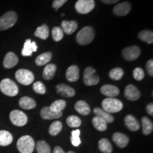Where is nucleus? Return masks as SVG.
<instances>
[{
    "label": "nucleus",
    "instance_id": "f257e3e1",
    "mask_svg": "<svg viewBox=\"0 0 153 153\" xmlns=\"http://www.w3.org/2000/svg\"><path fill=\"white\" fill-rule=\"evenodd\" d=\"M35 146L34 140L30 135H24L17 141V148L21 153H32Z\"/></svg>",
    "mask_w": 153,
    "mask_h": 153
},
{
    "label": "nucleus",
    "instance_id": "f03ea898",
    "mask_svg": "<svg viewBox=\"0 0 153 153\" xmlns=\"http://www.w3.org/2000/svg\"><path fill=\"white\" fill-rule=\"evenodd\" d=\"M94 36V30L93 28L90 26H86L78 32L76 37V41L80 45H88L92 42Z\"/></svg>",
    "mask_w": 153,
    "mask_h": 153
},
{
    "label": "nucleus",
    "instance_id": "7ed1b4c3",
    "mask_svg": "<svg viewBox=\"0 0 153 153\" xmlns=\"http://www.w3.org/2000/svg\"><path fill=\"white\" fill-rule=\"evenodd\" d=\"M101 106L105 111L112 114V113H117L121 111L123 107V104L119 99L106 98L103 100Z\"/></svg>",
    "mask_w": 153,
    "mask_h": 153
},
{
    "label": "nucleus",
    "instance_id": "20e7f679",
    "mask_svg": "<svg viewBox=\"0 0 153 153\" xmlns=\"http://www.w3.org/2000/svg\"><path fill=\"white\" fill-rule=\"evenodd\" d=\"M0 90L5 95L9 97H15L19 93V87L11 79H4L0 82Z\"/></svg>",
    "mask_w": 153,
    "mask_h": 153
},
{
    "label": "nucleus",
    "instance_id": "39448f33",
    "mask_svg": "<svg viewBox=\"0 0 153 153\" xmlns=\"http://www.w3.org/2000/svg\"><path fill=\"white\" fill-rule=\"evenodd\" d=\"M18 19L14 11H8L0 17V30H4L12 27Z\"/></svg>",
    "mask_w": 153,
    "mask_h": 153
},
{
    "label": "nucleus",
    "instance_id": "423d86ee",
    "mask_svg": "<svg viewBox=\"0 0 153 153\" xmlns=\"http://www.w3.org/2000/svg\"><path fill=\"white\" fill-rule=\"evenodd\" d=\"M15 77L19 83L24 85H29L34 81V75L31 72L25 69L17 70L15 74Z\"/></svg>",
    "mask_w": 153,
    "mask_h": 153
},
{
    "label": "nucleus",
    "instance_id": "0eeeda50",
    "mask_svg": "<svg viewBox=\"0 0 153 153\" xmlns=\"http://www.w3.org/2000/svg\"><path fill=\"white\" fill-rule=\"evenodd\" d=\"M99 76L96 72L95 69L88 67L84 72V82L87 86L96 85L99 82Z\"/></svg>",
    "mask_w": 153,
    "mask_h": 153
},
{
    "label": "nucleus",
    "instance_id": "6e6552de",
    "mask_svg": "<svg viewBox=\"0 0 153 153\" xmlns=\"http://www.w3.org/2000/svg\"><path fill=\"white\" fill-rule=\"evenodd\" d=\"M95 7L94 0H78L75 4L76 11L81 14H87L91 11Z\"/></svg>",
    "mask_w": 153,
    "mask_h": 153
},
{
    "label": "nucleus",
    "instance_id": "1a4fd4ad",
    "mask_svg": "<svg viewBox=\"0 0 153 153\" xmlns=\"http://www.w3.org/2000/svg\"><path fill=\"white\" fill-rule=\"evenodd\" d=\"M10 120L14 125L22 127L27 123L28 118L27 116L22 111L14 110L10 113Z\"/></svg>",
    "mask_w": 153,
    "mask_h": 153
},
{
    "label": "nucleus",
    "instance_id": "9d476101",
    "mask_svg": "<svg viewBox=\"0 0 153 153\" xmlns=\"http://www.w3.org/2000/svg\"><path fill=\"white\" fill-rule=\"evenodd\" d=\"M122 55L126 60H135L140 55V49L136 45L127 47L123 49Z\"/></svg>",
    "mask_w": 153,
    "mask_h": 153
},
{
    "label": "nucleus",
    "instance_id": "9b49d317",
    "mask_svg": "<svg viewBox=\"0 0 153 153\" xmlns=\"http://www.w3.org/2000/svg\"><path fill=\"white\" fill-rule=\"evenodd\" d=\"M124 94L126 98L130 101H136L140 98V92L137 88L133 85L126 86Z\"/></svg>",
    "mask_w": 153,
    "mask_h": 153
},
{
    "label": "nucleus",
    "instance_id": "f8f14e48",
    "mask_svg": "<svg viewBox=\"0 0 153 153\" xmlns=\"http://www.w3.org/2000/svg\"><path fill=\"white\" fill-rule=\"evenodd\" d=\"M131 10V4L128 1L118 4L114 7V13L118 16H123L127 15Z\"/></svg>",
    "mask_w": 153,
    "mask_h": 153
},
{
    "label": "nucleus",
    "instance_id": "ddd939ff",
    "mask_svg": "<svg viewBox=\"0 0 153 153\" xmlns=\"http://www.w3.org/2000/svg\"><path fill=\"white\" fill-rule=\"evenodd\" d=\"M42 118L45 120H52L60 118L62 116V112H55L50 108V106H45L41 111Z\"/></svg>",
    "mask_w": 153,
    "mask_h": 153
},
{
    "label": "nucleus",
    "instance_id": "4468645a",
    "mask_svg": "<svg viewBox=\"0 0 153 153\" xmlns=\"http://www.w3.org/2000/svg\"><path fill=\"white\" fill-rule=\"evenodd\" d=\"M56 90L57 94L63 97H72L75 95V91L73 88L69 87L65 84H59L56 86Z\"/></svg>",
    "mask_w": 153,
    "mask_h": 153
},
{
    "label": "nucleus",
    "instance_id": "2eb2a0df",
    "mask_svg": "<svg viewBox=\"0 0 153 153\" xmlns=\"http://www.w3.org/2000/svg\"><path fill=\"white\" fill-rule=\"evenodd\" d=\"M37 49L38 46L36 42L31 41L30 39H27L24 43L22 54L23 56H31L33 52L37 51Z\"/></svg>",
    "mask_w": 153,
    "mask_h": 153
},
{
    "label": "nucleus",
    "instance_id": "dca6fc26",
    "mask_svg": "<svg viewBox=\"0 0 153 153\" xmlns=\"http://www.w3.org/2000/svg\"><path fill=\"white\" fill-rule=\"evenodd\" d=\"M101 92L102 94L108 97V98H114L115 97L119 94V89L116 86L106 85L101 88Z\"/></svg>",
    "mask_w": 153,
    "mask_h": 153
},
{
    "label": "nucleus",
    "instance_id": "f3484780",
    "mask_svg": "<svg viewBox=\"0 0 153 153\" xmlns=\"http://www.w3.org/2000/svg\"><path fill=\"white\" fill-rule=\"evenodd\" d=\"M19 62V58L14 53L9 52L5 55L3 65L5 68L10 69L16 66Z\"/></svg>",
    "mask_w": 153,
    "mask_h": 153
},
{
    "label": "nucleus",
    "instance_id": "a211bd4d",
    "mask_svg": "<svg viewBox=\"0 0 153 153\" xmlns=\"http://www.w3.org/2000/svg\"><path fill=\"white\" fill-rule=\"evenodd\" d=\"M113 140L120 148H126L129 143L128 137L121 133H115L113 135Z\"/></svg>",
    "mask_w": 153,
    "mask_h": 153
},
{
    "label": "nucleus",
    "instance_id": "6ab92c4d",
    "mask_svg": "<svg viewBox=\"0 0 153 153\" xmlns=\"http://www.w3.org/2000/svg\"><path fill=\"white\" fill-rule=\"evenodd\" d=\"M66 78L69 82H76L79 78V70L76 65H71L66 72Z\"/></svg>",
    "mask_w": 153,
    "mask_h": 153
},
{
    "label": "nucleus",
    "instance_id": "aec40b11",
    "mask_svg": "<svg viewBox=\"0 0 153 153\" xmlns=\"http://www.w3.org/2000/svg\"><path fill=\"white\" fill-rule=\"evenodd\" d=\"M61 28L64 33L70 35L73 33L77 28V23L75 21H63L61 24Z\"/></svg>",
    "mask_w": 153,
    "mask_h": 153
},
{
    "label": "nucleus",
    "instance_id": "412c9836",
    "mask_svg": "<svg viewBox=\"0 0 153 153\" xmlns=\"http://www.w3.org/2000/svg\"><path fill=\"white\" fill-rule=\"evenodd\" d=\"M126 127L131 131H137L140 128V124L137 120L132 115H127L125 117Z\"/></svg>",
    "mask_w": 153,
    "mask_h": 153
},
{
    "label": "nucleus",
    "instance_id": "4be33fe9",
    "mask_svg": "<svg viewBox=\"0 0 153 153\" xmlns=\"http://www.w3.org/2000/svg\"><path fill=\"white\" fill-rule=\"evenodd\" d=\"M94 113L96 115V116H98V117L102 118L103 120H104L107 123H112L114 120V116L109 113L105 111L103 108H99L97 107L94 109Z\"/></svg>",
    "mask_w": 153,
    "mask_h": 153
},
{
    "label": "nucleus",
    "instance_id": "5701e85b",
    "mask_svg": "<svg viewBox=\"0 0 153 153\" xmlns=\"http://www.w3.org/2000/svg\"><path fill=\"white\" fill-rule=\"evenodd\" d=\"M19 104L21 108L26 110L33 109L36 106V101L28 97H24L21 98L19 101Z\"/></svg>",
    "mask_w": 153,
    "mask_h": 153
},
{
    "label": "nucleus",
    "instance_id": "b1692460",
    "mask_svg": "<svg viewBox=\"0 0 153 153\" xmlns=\"http://www.w3.org/2000/svg\"><path fill=\"white\" fill-rule=\"evenodd\" d=\"M74 108L75 110L79 113V114L82 115V116H87L89 114L91 110L90 107L86 101H78L74 105Z\"/></svg>",
    "mask_w": 153,
    "mask_h": 153
},
{
    "label": "nucleus",
    "instance_id": "393cba45",
    "mask_svg": "<svg viewBox=\"0 0 153 153\" xmlns=\"http://www.w3.org/2000/svg\"><path fill=\"white\" fill-rule=\"evenodd\" d=\"M57 66L54 64H47L43 72V76L45 80H51L54 77Z\"/></svg>",
    "mask_w": 153,
    "mask_h": 153
},
{
    "label": "nucleus",
    "instance_id": "a878e982",
    "mask_svg": "<svg viewBox=\"0 0 153 153\" xmlns=\"http://www.w3.org/2000/svg\"><path fill=\"white\" fill-rule=\"evenodd\" d=\"M13 141L12 135L7 131H0V145L7 146Z\"/></svg>",
    "mask_w": 153,
    "mask_h": 153
},
{
    "label": "nucleus",
    "instance_id": "bb28decb",
    "mask_svg": "<svg viewBox=\"0 0 153 153\" xmlns=\"http://www.w3.org/2000/svg\"><path fill=\"white\" fill-rule=\"evenodd\" d=\"M142 126H143V133L145 135H150L153 131V124L150 119L146 116H143L142 118Z\"/></svg>",
    "mask_w": 153,
    "mask_h": 153
},
{
    "label": "nucleus",
    "instance_id": "cd10ccee",
    "mask_svg": "<svg viewBox=\"0 0 153 153\" xmlns=\"http://www.w3.org/2000/svg\"><path fill=\"white\" fill-rule=\"evenodd\" d=\"M52 53L50 52H47L43 54L38 55L36 59V64L38 66H43L47 65L52 59Z\"/></svg>",
    "mask_w": 153,
    "mask_h": 153
},
{
    "label": "nucleus",
    "instance_id": "c85d7f7f",
    "mask_svg": "<svg viewBox=\"0 0 153 153\" xmlns=\"http://www.w3.org/2000/svg\"><path fill=\"white\" fill-rule=\"evenodd\" d=\"M94 127L99 131H105L107 129V123L102 118L95 116L92 118Z\"/></svg>",
    "mask_w": 153,
    "mask_h": 153
},
{
    "label": "nucleus",
    "instance_id": "c756f323",
    "mask_svg": "<svg viewBox=\"0 0 153 153\" xmlns=\"http://www.w3.org/2000/svg\"><path fill=\"white\" fill-rule=\"evenodd\" d=\"M99 148L103 153H111L113 148L110 141L106 138H102L99 142Z\"/></svg>",
    "mask_w": 153,
    "mask_h": 153
},
{
    "label": "nucleus",
    "instance_id": "7c9ffc66",
    "mask_svg": "<svg viewBox=\"0 0 153 153\" xmlns=\"http://www.w3.org/2000/svg\"><path fill=\"white\" fill-rule=\"evenodd\" d=\"M35 36L43 40L47 39L49 36V28L47 25L43 24L37 28L35 32Z\"/></svg>",
    "mask_w": 153,
    "mask_h": 153
},
{
    "label": "nucleus",
    "instance_id": "2f4dec72",
    "mask_svg": "<svg viewBox=\"0 0 153 153\" xmlns=\"http://www.w3.org/2000/svg\"><path fill=\"white\" fill-rule=\"evenodd\" d=\"M138 38L141 41L146 42L148 44H152L153 43V33L151 30H141L138 34Z\"/></svg>",
    "mask_w": 153,
    "mask_h": 153
},
{
    "label": "nucleus",
    "instance_id": "473e14b6",
    "mask_svg": "<svg viewBox=\"0 0 153 153\" xmlns=\"http://www.w3.org/2000/svg\"><path fill=\"white\" fill-rule=\"evenodd\" d=\"M35 147L38 153H51V147L44 140L38 141Z\"/></svg>",
    "mask_w": 153,
    "mask_h": 153
},
{
    "label": "nucleus",
    "instance_id": "72a5a7b5",
    "mask_svg": "<svg viewBox=\"0 0 153 153\" xmlns=\"http://www.w3.org/2000/svg\"><path fill=\"white\" fill-rule=\"evenodd\" d=\"M62 124L60 121H57L53 122V123L51 124V126L49 128V133L51 135H53V136H55L57 134H59L62 131Z\"/></svg>",
    "mask_w": 153,
    "mask_h": 153
},
{
    "label": "nucleus",
    "instance_id": "f704fd0d",
    "mask_svg": "<svg viewBox=\"0 0 153 153\" xmlns=\"http://www.w3.org/2000/svg\"><path fill=\"white\" fill-rule=\"evenodd\" d=\"M66 101L62 99H59V100H56L54 102L52 103V104L50 106V108L53 111L55 112H62L63 109L66 107Z\"/></svg>",
    "mask_w": 153,
    "mask_h": 153
},
{
    "label": "nucleus",
    "instance_id": "c9c22d12",
    "mask_svg": "<svg viewBox=\"0 0 153 153\" xmlns=\"http://www.w3.org/2000/svg\"><path fill=\"white\" fill-rule=\"evenodd\" d=\"M80 130L76 129L74 130L72 132L71 137H70V140H71V143L73 146L78 147L81 144V139H80Z\"/></svg>",
    "mask_w": 153,
    "mask_h": 153
},
{
    "label": "nucleus",
    "instance_id": "e433bc0d",
    "mask_svg": "<svg viewBox=\"0 0 153 153\" xmlns=\"http://www.w3.org/2000/svg\"><path fill=\"white\" fill-rule=\"evenodd\" d=\"M123 76V70L120 68H116L111 70L109 72V76L111 79L116 80H120Z\"/></svg>",
    "mask_w": 153,
    "mask_h": 153
},
{
    "label": "nucleus",
    "instance_id": "4c0bfd02",
    "mask_svg": "<svg viewBox=\"0 0 153 153\" xmlns=\"http://www.w3.org/2000/svg\"><path fill=\"white\" fill-rule=\"evenodd\" d=\"M67 123L71 128H78L81 126L82 120L76 116H70L67 118Z\"/></svg>",
    "mask_w": 153,
    "mask_h": 153
},
{
    "label": "nucleus",
    "instance_id": "58836bf2",
    "mask_svg": "<svg viewBox=\"0 0 153 153\" xmlns=\"http://www.w3.org/2000/svg\"><path fill=\"white\" fill-rule=\"evenodd\" d=\"M63 36H64V32L62 28L58 26H55L52 30V37L55 41L58 42L62 39Z\"/></svg>",
    "mask_w": 153,
    "mask_h": 153
},
{
    "label": "nucleus",
    "instance_id": "ea45409f",
    "mask_svg": "<svg viewBox=\"0 0 153 153\" xmlns=\"http://www.w3.org/2000/svg\"><path fill=\"white\" fill-rule=\"evenodd\" d=\"M33 89L36 93L38 94H44L46 92V87L41 82H36L33 84Z\"/></svg>",
    "mask_w": 153,
    "mask_h": 153
},
{
    "label": "nucleus",
    "instance_id": "a19ab883",
    "mask_svg": "<svg viewBox=\"0 0 153 153\" xmlns=\"http://www.w3.org/2000/svg\"><path fill=\"white\" fill-rule=\"evenodd\" d=\"M133 75L135 79H136L137 81H140L144 78L145 72L142 68H136L133 70Z\"/></svg>",
    "mask_w": 153,
    "mask_h": 153
},
{
    "label": "nucleus",
    "instance_id": "79ce46f5",
    "mask_svg": "<svg viewBox=\"0 0 153 153\" xmlns=\"http://www.w3.org/2000/svg\"><path fill=\"white\" fill-rule=\"evenodd\" d=\"M67 1H68V0H54L53 3V7L57 11L61 7H62Z\"/></svg>",
    "mask_w": 153,
    "mask_h": 153
},
{
    "label": "nucleus",
    "instance_id": "37998d69",
    "mask_svg": "<svg viewBox=\"0 0 153 153\" xmlns=\"http://www.w3.org/2000/svg\"><path fill=\"white\" fill-rule=\"evenodd\" d=\"M146 68L147 70H148V74H150V76L153 75V61L152 60H150L148 61L146 65Z\"/></svg>",
    "mask_w": 153,
    "mask_h": 153
},
{
    "label": "nucleus",
    "instance_id": "c03bdc74",
    "mask_svg": "<svg viewBox=\"0 0 153 153\" xmlns=\"http://www.w3.org/2000/svg\"><path fill=\"white\" fill-rule=\"evenodd\" d=\"M146 111L148 114L150 116H153V104L152 103H150L147 105L146 106Z\"/></svg>",
    "mask_w": 153,
    "mask_h": 153
},
{
    "label": "nucleus",
    "instance_id": "a18cd8bd",
    "mask_svg": "<svg viewBox=\"0 0 153 153\" xmlns=\"http://www.w3.org/2000/svg\"><path fill=\"white\" fill-rule=\"evenodd\" d=\"M53 153H66L64 150H62L60 147L57 146L54 148V150H53Z\"/></svg>",
    "mask_w": 153,
    "mask_h": 153
},
{
    "label": "nucleus",
    "instance_id": "49530a36",
    "mask_svg": "<svg viewBox=\"0 0 153 153\" xmlns=\"http://www.w3.org/2000/svg\"><path fill=\"white\" fill-rule=\"evenodd\" d=\"M105 4H114L119 1L120 0H101Z\"/></svg>",
    "mask_w": 153,
    "mask_h": 153
},
{
    "label": "nucleus",
    "instance_id": "de8ad7c7",
    "mask_svg": "<svg viewBox=\"0 0 153 153\" xmlns=\"http://www.w3.org/2000/svg\"><path fill=\"white\" fill-rule=\"evenodd\" d=\"M67 153H76V152H73V151H69V152H67Z\"/></svg>",
    "mask_w": 153,
    "mask_h": 153
}]
</instances>
